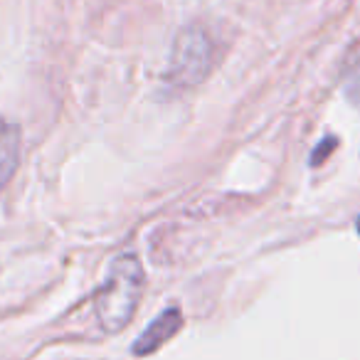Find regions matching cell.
I'll list each match as a JSON object with an SVG mask.
<instances>
[{"label": "cell", "mask_w": 360, "mask_h": 360, "mask_svg": "<svg viewBox=\"0 0 360 360\" xmlns=\"http://www.w3.org/2000/svg\"><path fill=\"white\" fill-rule=\"evenodd\" d=\"M143 294V269L139 259L124 255L111 264L99 294H96V316L109 333L121 330L139 309Z\"/></svg>", "instance_id": "1"}, {"label": "cell", "mask_w": 360, "mask_h": 360, "mask_svg": "<svg viewBox=\"0 0 360 360\" xmlns=\"http://www.w3.org/2000/svg\"><path fill=\"white\" fill-rule=\"evenodd\" d=\"M20 160V131L0 121V188L13 178Z\"/></svg>", "instance_id": "4"}, {"label": "cell", "mask_w": 360, "mask_h": 360, "mask_svg": "<svg viewBox=\"0 0 360 360\" xmlns=\"http://www.w3.org/2000/svg\"><path fill=\"white\" fill-rule=\"evenodd\" d=\"M210 55L212 47L210 40L202 30L191 27L175 42V52H173V77L178 82H198L205 77L207 67H210Z\"/></svg>", "instance_id": "2"}, {"label": "cell", "mask_w": 360, "mask_h": 360, "mask_svg": "<svg viewBox=\"0 0 360 360\" xmlns=\"http://www.w3.org/2000/svg\"><path fill=\"white\" fill-rule=\"evenodd\" d=\"M183 326V316H180L178 309H170V311H163L153 323L146 328L143 335H139L136 340V348L134 353L136 355H148V353H155L165 340H170L175 333L180 330Z\"/></svg>", "instance_id": "3"}]
</instances>
